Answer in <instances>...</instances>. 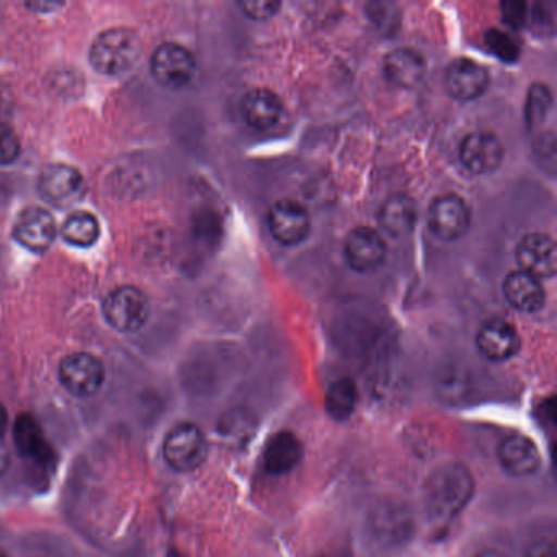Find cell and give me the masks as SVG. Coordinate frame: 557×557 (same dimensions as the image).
Wrapping results in <instances>:
<instances>
[{
	"label": "cell",
	"mask_w": 557,
	"mask_h": 557,
	"mask_svg": "<svg viewBox=\"0 0 557 557\" xmlns=\"http://www.w3.org/2000/svg\"><path fill=\"white\" fill-rule=\"evenodd\" d=\"M504 145L492 133L475 132L466 136L459 149L462 164L472 174H491L504 162Z\"/></svg>",
	"instance_id": "obj_10"
},
{
	"label": "cell",
	"mask_w": 557,
	"mask_h": 557,
	"mask_svg": "<svg viewBox=\"0 0 557 557\" xmlns=\"http://www.w3.org/2000/svg\"><path fill=\"white\" fill-rule=\"evenodd\" d=\"M256 425H253L252 416L244 412V410H233L224 417L220 425L221 435L231 442L243 443L252 436Z\"/></svg>",
	"instance_id": "obj_26"
},
{
	"label": "cell",
	"mask_w": 557,
	"mask_h": 557,
	"mask_svg": "<svg viewBox=\"0 0 557 557\" xmlns=\"http://www.w3.org/2000/svg\"><path fill=\"white\" fill-rule=\"evenodd\" d=\"M417 223V207L412 198L394 195L384 201L380 210V224L393 237L407 236Z\"/></svg>",
	"instance_id": "obj_21"
},
{
	"label": "cell",
	"mask_w": 557,
	"mask_h": 557,
	"mask_svg": "<svg viewBox=\"0 0 557 557\" xmlns=\"http://www.w3.org/2000/svg\"><path fill=\"white\" fill-rule=\"evenodd\" d=\"M426 64L419 51L399 48L391 51L384 61V74L393 86L413 89L425 77Z\"/></svg>",
	"instance_id": "obj_18"
},
{
	"label": "cell",
	"mask_w": 557,
	"mask_h": 557,
	"mask_svg": "<svg viewBox=\"0 0 557 557\" xmlns=\"http://www.w3.org/2000/svg\"><path fill=\"white\" fill-rule=\"evenodd\" d=\"M100 236V224L94 214L76 211L63 224V237L77 247H90Z\"/></svg>",
	"instance_id": "obj_23"
},
{
	"label": "cell",
	"mask_w": 557,
	"mask_h": 557,
	"mask_svg": "<svg viewBox=\"0 0 557 557\" xmlns=\"http://www.w3.org/2000/svg\"><path fill=\"white\" fill-rule=\"evenodd\" d=\"M302 458V445L292 432H278L263 448V466L270 474L282 475L295 469Z\"/></svg>",
	"instance_id": "obj_20"
},
{
	"label": "cell",
	"mask_w": 557,
	"mask_h": 557,
	"mask_svg": "<svg viewBox=\"0 0 557 557\" xmlns=\"http://www.w3.org/2000/svg\"><path fill=\"white\" fill-rule=\"evenodd\" d=\"M373 527L377 536L383 540L399 541L410 531V518L403 507L387 505V507L381 508L376 517L373 518Z\"/></svg>",
	"instance_id": "obj_24"
},
{
	"label": "cell",
	"mask_w": 557,
	"mask_h": 557,
	"mask_svg": "<svg viewBox=\"0 0 557 557\" xmlns=\"http://www.w3.org/2000/svg\"><path fill=\"white\" fill-rule=\"evenodd\" d=\"M164 459L178 472H191L207 461L210 445L207 435L195 423H181L165 436Z\"/></svg>",
	"instance_id": "obj_3"
},
{
	"label": "cell",
	"mask_w": 557,
	"mask_h": 557,
	"mask_svg": "<svg viewBox=\"0 0 557 557\" xmlns=\"http://www.w3.org/2000/svg\"><path fill=\"white\" fill-rule=\"evenodd\" d=\"M475 557H507L504 553H500V550L495 549H487L482 550V553H479Z\"/></svg>",
	"instance_id": "obj_35"
},
{
	"label": "cell",
	"mask_w": 557,
	"mask_h": 557,
	"mask_svg": "<svg viewBox=\"0 0 557 557\" xmlns=\"http://www.w3.org/2000/svg\"><path fill=\"white\" fill-rule=\"evenodd\" d=\"M9 466H11V451L4 440H0V478L8 472Z\"/></svg>",
	"instance_id": "obj_33"
},
{
	"label": "cell",
	"mask_w": 557,
	"mask_h": 557,
	"mask_svg": "<svg viewBox=\"0 0 557 557\" xmlns=\"http://www.w3.org/2000/svg\"><path fill=\"white\" fill-rule=\"evenodd\" d=\"M151 73L154 79L168 89L177 90L188 86L197 73L194 54L177 44H164L151 58Z\"/></svg>",
	"instance_id": "obj_5"
},
{
	"label": "cell",
	"mask_w": 557,
	"mask_h": 557,
	"mask_svg": "<svg viewBox=\"0 0 557 557\" xmlns=\"http://www.w3.org/2000/svg\"><path fill=\"white\" fill-rule=\"evenodd\" d=\"M358 387L350 377H342L329 387L325 394V410L334 420L350 419L357 409Z\"/></svg>",
	"instance_id": "obj_22"
},
{
	"label": "cell",
	"mask_w": 557,
	"mask_h": 557,
	"mask_svg": "<svg viewBox=\"0 0 557 557\" xmlns=\"http://www.w3.org/2000/svg\"><path fill=\"white\" fill-rule=\"evenodd\" d=\"M527 5L524 4H505L504 5V17L508 24L521 25L527 18V12H524Z\"/></svg>",
	"instance_id": "obj_32"
},
{
	"label": "cell",
	"mask_w": 557,
	"mask_h": 557,
	"mask_svg": "<svg viewBox=\"0 0 557 557\" xmlns=\"http://www.w3.org/2000/svg\"><path fill=\"white\" fill-rule=\"evenodd\" d=\"M107 322L120 332L139 331L149 318V301L141 289L122 286L113 289L103 305Z\"/></svg>",
	"instance_id": "obj_4"
},
{
	"label": "cell",
	"mask_w": 557,
	"mask_h": 557,
	"mask_svg": "<svg viewBox=\"0 0 557 557\" xmlns=\"http://www.w3.org/2000/svg\"><path fill=\"white\" fill-rule=\"evenodd\" d=\"M240 9L256 21H265L276 14L282 4L280 2H269V0H246L240 2Z\"/></svg>",
	"instance_id": "obj_29"
},
{
	"label": "cell",
	"mask_w": 557,
	"mask_h": 557,
	"mask_svg": "<svg viewBox=\"0 0 557 557\" xmlns=\"http://www.w3.org/2000/svg\"><path fill=\"white\" fill-rule=\"evenodd\" d=\"M14 237L32 252H45L57 237V221L44 208H27L15 221Z\"/></svg>",
	"instance_id": "obj_14"
},
{
	"label": "cell",
	"mask_w": 557,
	"mask_h": 557,
	"mask_svg": "<svg viewBox=\"0 0 557 557\" xmlns=\"http://www.w3.org/2000/svg\"><path fill=\"white\" fill-rule=\"evenodd\" d=\"M0 557H11V556H9V554L5 553V550L2 549V547H0Z\"/></svg>",
	"instance_id": "obj_36"
},
{
	"label": "cell",
	"mask_w": 557,
	"mask_h": 557,
	"mask_svg": "<svg viewBox=\"0 0 557 557\" xmlns=\"http://www.w3.org/2000/svg\"><path fill=\"white\" fill-rule=\"evenodd\" d=\"M504 293L515 309L527 314L540 311L546 302V292L541 285V280L521 270H515L505 278Z\"/></svg>",
	"instance_id": "obj_19"
},
{
	"label": "cell",
	"mask_w": 557,
	"mask_h": 557,
	"mask_svg": "<svg viewBox=\"0 0 557 557\" xmlns=\"http://www.w3.org/2000/svg\"><path fill=\"white\" fill-rule=\"evenodd\" d=\"M471 214L468 205L456 195L436 198L429 211V226L436 237L456 240L468 233Z\"/></svg>",
	"instance_id": "obj_8"
},
{
	"label": "cell",
	"mask_w": 557,
	"mask_h": 557,
	"mask_svg": "<svg viewBox=\"0 0 557 557\" xmlns=\"http://www.w3.org/2000/svg\"><path fill=\"white\" fill-rule=\"evenodd\" d=\"M487 44L502 60L511 61L517 58V47H515L513 41H511L507 35L502 34V32L492 30L491 34H488Z\"/></svg>",
	"instance_id": "obj_30"
},
{
	"label": "cell",
	"mask_w": 557,
	"mask_h": 557,
	"mask_svg": "<svg viewBox=\"0 0 557 557\" xmlns=\"http://www.w3.org/2000/svg\"><path fill=\"white\" fill-rule=\"evenodd\" d=\"M386 243L373 227L360 226L348 234L345 257L348 265L358 273H371L386 260Z\"/></svg>",
	"instance_id": "obj_9"
},
{
	"label": "cell",
	"mask_w": 557,
	"mask_h": 557,
	"mask_svg": "<svg viewBox=\"0 0 557 557\" xmlns=\"http://www.w3.org/2000/svg\"><path fill=\"white\" fill-rule=\"evenodd\" d=\"M497 458L502 468L515 478H527L541 468L540 448L533 440L523 435H511L502 440Z\"/></svg>",
	"instance_id": "obj_16"
},
{
	"label": "cell",
	"mask_w": 557,
	"mask_h": 557,
	"mask_svg": "<svg viewBox=\"0 0 557 557\" xmlns=\"http://www.w3.org/2000/svg\"><path fill=\"white\" fill-rule=\"evenodd\" d=\"M240 112L247 125L253 129H270L283 115V102L269 89H252L244 96Z\"/></svg>",
	"instance_id": "obj_17"
},
{
	"label": "cell",
	"mask_w": 557,
	"mask_h": 557,
	"mask_svg": "<svg viewBox=\"0 0 557 557\" xmlns=\"http://www.w3.org/2000/svg\"><path fill=\"white\" fill-rule=\"evenodd\" d=\"M479 351L488 361H507L520 350V335L510 322L488 319L478 332Z\"/></svg>",
	"instance_id": "obj_15"
},
{
	"label": "cell",
	"mask_w": 557,
	"mask_h": 557,
	"mask_svg": "<svg viewBox=\"0 0 557 557\" xmlns=\"http://www.w3.org/2000/svg\"><path fill=\"white\" fill-rule=\"evenodd\" d=\"M21 149V139H18L17 133L5 123H0V165L17 161Z\"/></svg>",
	"instance_id": "obj_28"
},
{
	"label": "cell",
	"mask_w": 557,
	"mask_h": 557,
	"mask_svg": "<svg viewBox=\"0 0 557 557\" xmlns=\"http://www.w3.org/2000/svg\"><path fill=\"white\" fill-rule=\"evenodd\" d=\"M549 110V90L543 86H534L533 89L530 90V99H528L527 106V120L530 126H536L537 123L543 122Z\"/></svg>",
	"instance_id": "obj_27"
},
{
	"label": "cell",
	"mask_w": 557,
	"mask_h": 557,
	"mask_svg": "<svg viewBox=\"0 0 557 557\" xmlns=\"http://www.w3.org/2000/svg\"><path fill=\"white\" fill-rule=\"evenodd\" d=\"M143 45L129 28H110L103 32L90 50L94 70L106 76H122L141 60Z\"/></svg>",
	"instance_id": "obj_2"
},
{
	"label": "cell",
	"mask_w": 557,
	"mask_h": 557,
	"mask_svg": "<svg viewBox=\"0 0 557 557\" xmlns=\"http://www.w3.org/2000/svg\"><path fill=\"white\" fill-rule=\"evenodd\" d=\"M9 426V412L2 404H0V440L4 438Z\"/></svg>",
	"instance_id": "obj_34"
},
{
	"label": "cell",
	"mask_w": 557,
	"mask_h": 557,
	"mask_svg": "<svg viewBox=\"0 0 557 557\" xmlns=\"http://www.w3.org/2000/svg\"><path fill=\"white\" fill-rule=\"evenodd\" d=\"M474 491L471 471L459 462H446L426 479L423 492L426 513L436 523H448L468 507Z\"/></svg>",
	"instance_id": "obj_1"
},
{
	"label": "cell",
	"mask_w": 557,
	"mask_h": 557,
	"mask_svg": "<svg viewBox=\"0 0 557 557\" xmlns=\"http://www.w3.org/2000/svg\"><path fill=\"white\" fill-rule=\"evenodd\" d=\"M272 236L285 246H296L308 237L311 230L309 213L295 200H280L269 213Z\"/></svg>",
	"instance_id": "obj_12"
},
{
	"label": "cell",
	"mask_w": 557,
	"mask_h": 557,
	"mask_svg": "<svg viewBox=\"0 0 557 557\" xmlns=\"http://www.w3.org/2000/svg\"><path fill=\"white\" fill-rule=\"evenodd\" d=\"M517 260L521 272L537 280L556 275V243L547 234H527L517 247Z\"/></svg>",
	"instance_id": "obj_11"
},
{
	"label": "cell",
	"mask_w": 557,
	"mask_h": 557,
	"mask_svg": "<svg viewBox=\"0 0 557 557\" xmlns=\"http://www.w3.org/2000/svg\"><path fill=\"white\" fill-rule=\"evenodd\" d=\"M15 442L22 455L37 456L44 455L45 440L40 425L32 416H21L14 430Z\"/></svg>",
	"instance_id": "obj_25"
},
{
	"label": "cell",
	"mask_w": 557,
	"mask_h": 557,
	"mask_svg": "<svg viewBox=\"0 0 557 557\" xmlns=\"http://www.w3.org/2000/svg\"><path fill=\"white\" fill-rule=\"evenodd\" d=\"M45 200L57 207H70L83 200L86 181L77 169L66 164H53L45 169L38 182Z\"/></svg>",
	"instance_id": "obj_7"
},
{
	"label": "cell",
	"mask_w": 557,
	"mask_h": 557,
	"mask_svg": "<svg viewBox=\"0 0 557 557\" xmlns=\"http://www.w3.org/2000/svg\"><path fill=\"white\" fill-rule=\"evenodd\" d=\"M524 557H557L556 544L550 537H534L524 550Z\"/></svg>",
	"instance_id": "obj_31"
},
{
	"label": "cell",
	"mask_w": 557,
	"mask_h": 557,
	"mask_svg": "<svg viewBox=\"0 0 557 557\" xmlns=\"http://www.w3.org/2000/svg\"><path fill=\"white\" fill-rule=\"evenodd\" d=\"M60 380L73 396L90 397L103 386L106 367L96 355L77 351L61 361Z\"/></svg>",
	"instance_id": "obj_6"
},
{
	"label": "cell",
	"mask_w": 557,
	"mask_h": 557,
	"mask_svg": "<svg viewBox=\"0 0 557 557\" xmlns=\"http://www.w3.org/2000/svg\"><path fill=\"white\" fill-rule=\"evenodd\" d=\"M488 83H491V76L487 67L469 58L453 61L446 70V90L449 96L462 102L481 97L487 90Z\"/></svg>",
	"instance_id": "obj_13"
}]
</instances>
